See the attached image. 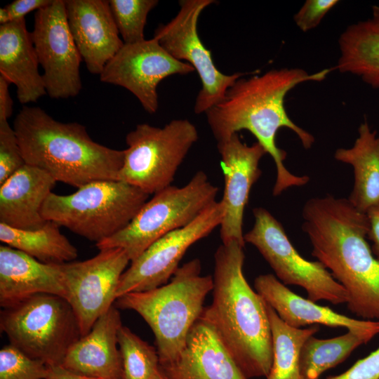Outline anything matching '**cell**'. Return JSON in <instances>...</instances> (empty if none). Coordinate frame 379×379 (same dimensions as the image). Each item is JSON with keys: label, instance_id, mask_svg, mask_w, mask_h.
<instances>
[{"label": "cell", "instance_id": "cell-1", "mask_svg": "<svg viewBox=\"0 0 379 379\" xmlns=\"http://www.w3.org/2000/svg\"><path fill=\"white\" fill-rule=\"evenodd\" d=\"M330 72V69H324L310 74L299 68H281L248 79L241 77L229 88L221 101L205 112L217 142L241 130H247L255 137L276 166L274 196L289 187L305 185L310 180L308 176L295 175L285 166L286 152L276 142L279 130H291L307 149L314 142V136L288 117L284 106L286 95L301 83L323 81Z\"/></svg>", "mask_w": 379, "mask_h": 379}, {"label": "cell", "instance_id": "cell-2", "mask_svg": "<svg viewBox=\"0 0 379 379\" xmlns=\"http://www.w3.org/2000/svg\"><path fill=\"white\" fill-rule=\"evenodd\" d=\"M302 231L315 257L347 292L348 309L364 320L379 321V261L367 241L369 220L345 198L308 199Z\"/></svg>", "mask_w": 379, "mask_h": 379}, {"label": "cell", "instance_id": "cell-3", "mask_svg": "<svg viewBox=\"0 0 379 379\" xmlns=\"http://www.w3.org/2000/svg\"><path fill=\"white\" fill-rule=\"evenodd\" d=\"M244 246L222 244L214 255L212 303L201 317L214 328L249 379L267 377L272 363V339L267 303L246 281Z\"/></svg>", "mask_w": 379, "mask_h": 379}, {"label": "cell", "instance_id": "cell-4", "mask_svg": "<svg viewBox=\"0 0 379 379\" xmlns=\"http://www.w3.org/2000/svg\"><path fill=\"white\" fill-rule=\"evenodd\" d=\"M13 128L25 163L56 181L79 188L97 180H118L125 149L95 142L84 126L55 120L39 107L25 105Z\"/></svg>", "mask_w": 379, "mask_h": 379}, {"label": "cell", "instance_id": "cell-5", "mask_svg": "<svg viewBox=\"0 0 379 379\" xmlns=\"http://www.w3.org/2000/svg\"><path fill=\"white\" fill-rule=\"evenodd\" d=\"M213 288V277L201 274V261L195 258L180 266L167 284L128 293L116 301L119 307L140 314L151 328L162 364L175 359L184 350Z\"/></svg>", "mask_w": 379, "mask_h": 379}, {"label": "cell", "instance_id": "cell-6", "mask_svg": "<svg viewBox=\"0 0 379 379\" xmlns=\"http://www.w3.org/2000/svg\"><path fill=\"white\" fill-rule=\"evenodd\" d=\"M149 197L121 180H97L70 194L51 192L41 215L97 244L127 226Z\"/></svg>", "mask_w": 379, "mask_h": 379}, {"label": "cell", "instance_id": "cell-7", "mask_svg": "<svg viewBox=\"0 0 379 379\" xmlns=\"http://www.w3.org/2000/svg\"><path fill=\"white\" fill-rule=\"evenodd\" d=\"M218 191L199 171L185 185H171L153 194L127 226L95 246L100 251L121 248L132 262L161 237L193 222L217 201Z\"/></svg>", "mask_w": 379, "mask_h": 379}, {"label": "cell", "instance_id": "cell-8", "mask_svg": "<svg viewBox=\"0 0 379 379\" xmlns=\"http://www.w3.org/2000/svg\"><path fill=\"white\" fill-rule=\"evenodd\" d=\"M0 328L10 345L47 366L62 365L81 337L74 312L63 298L39 294L4 308Z\"/></svg>", "mask_w": 379, "mask_h": 379}, {"label": "cell", "instance_id": "cell-9", "mask_svg": "<svg viewBox=\"0 0 379 379\" xmlns=\"http://www.w3.org/2000/svg\"><path fill=\"white\" fill-rule=\"evenodd\" d=\"M198 138L196 126L187 119H173L163 127L137 125L126 136L128 147L118 180L154 194L172 185Z\"/></svg>", "mask_w": 379, "mask_h": 379}, {"label": "cell", "instance_id": "cell-10", "mask_svg": "<svg viewBox=\"0 0 379 379\" xmlns=\"http://www.w3.org/2000/svg\"><path fill=\"white\" fill-rule=\"evenodd\" d=\"M253 213L254 224L244 234V241L258 249L281 282L303 288L314 302H347L343 286L320 262L307 260L299 254L281 222L270 211L256 207Z\"/></svg>", "mask_w": 379, "mask_h": 379}, {"label": "cell", "instance_id": "cell-11", "mask_svg": "<svg viewBox=\"0 0 379 379\" xmlns=\"http://www.w3.org/2000/svg\"><path fill=\"white\" fill-rule=\"evenodd\" d=\"M215 2L213 0H182L177 15L154 31L161 47L178 60H185L197 71L201 88L197 96L194 111L205 113L224 98L227 91L244 74L222 73L215 65L211 52L198 34L197 22L202 11Z\"/></svg>", "mask_w": 379, "mask_h": 379}, {"label": "cell", "instance_id": "cell-12", "mask_svg": "<svg viewBox=\"0 0 379 379\" xmlns=\"http://www.w3.org/2000/svg\"><path fill=\"white\" fill-rule=\"evenodd\" d=\"M46 94L53 99L77 95L81 88V56L70 32L64 0L35 12L31 32Z\"/></svg>", "mask_w": 379, "mask_h": 379}, {"label": "cell", "instance_id": "cell-13", "mask_svg": "<svg viewBox=\"0 0 379 379\" xmlns=\"http://www.w3.org/2000/svg\"><path fill=\"white\" fill-rule=\"evenodd\" d=\"M131 262L121 248L100 250L94 257L61 264L65 300L79 322L81 336L117 300L120 279Z\"/></svg>", "mask_w": 379, "mask_h": 379}, {"label": "cell", "instance_id": "cell-14", "mask_svg": "<svg viewBox=\"0 0 379 379\" xmlns=\"http://www.w3.org/2000/svg\"><path fill=\"white\" fill-rule=\"evenodd\" d=\"M222 220V208L215 201L193 222L159 238L123 273L117 300L131 292L145 291L168 283L188 248L207 237Z\"/></svg>", "mask_w": 379, "mask_h": 379}, {"label": "cell", "instance_id": "cell-15", "mask_svg": "<svg viewBox=\"0 0 379 379\" xmlns=\"http://www.w3.org/2000/svg\"><path fill=\"white\" fill-rule=\"evenodd\" d=\"M194 69L168 53L155 38L124 44L99 75L102 82L121 86L149 114L158 109L157 86L164 79L186 75Z\"/></svg>", "mask_w": 379, "mask_h": 379}, {"label": "cell", "instance_id": "cell-16", "mask_svg": "<svg viewBox=\"0 0 379 379\" xmlns=\"http://www.w3.org/2000/svg\"><path fill=\"white\" fill-rule=\"evenodd\" d=\"M224 175V192L220 201L222 220L220 225L222 244L235 241L245 246L243 218L251 190L261 175L260 161L267 154L258 142L244 143L238 133L218 142Z\"/></svg>", "mask_w": 379, "mask_h": 379}, {"label": "cell", "instance_id": "cell-17", "mask_svg": "<svg viewBox=\"0 0 379 379\" xmlns=\"http://www.w3.org/2000/svg\"><path fill=\"white\" fill-rule=\"evenodd\" d=\"M68 26L89 72L100 74L124 43L109 1L65 0Z\"/></svg>", "mask_w": 379, "mask_h": 379}, {"label": "cell", "instance_id": "cell-18", "mask_svg": "<svg viewBox=\"0 0 379 379\" xmlns=\"http://www.w3.org/2000/svg\"><path fill=\"white\" fill-rule=\"evenodd\" d=\"M160 370L167 379H248L213 327L201 317L184 350L175 359L160 364Z\"/></svg>", "mask_w": 379, "mask_h": 379}, {"label": "cell", "instance_id": "cell-19", "mask_svg": "<svg viewBox=\"0 0 379 379\" xmlns=\"http://www.w3.org/2000/svg\"><path fill=\"white\" fill-rule=\"evenodd\" d=\"M255 288L265 302L288 326L300 328L307 325L343 327L348 331L367 334L379 333V321L358 320L321 306L291 291L272 274H260L254 281Z\"/></svg>", "mask_w": 379, "mask_h": 379}, {"label": "cell", "instance_id": "cell-20", "mask_svg": "<svg viewBox=\"0 0 379 379\" xmlns=\"http://www.w3.org/2000/svg\"><path fill=\"white\" fill-rule=\"evenodd\" d=\"M39 294L55 295L65 299L61 264L41 262L22 251L1 245V307L8 308Z\"/></svg>", "mask_w": 379, "mask_h": 379}, {"label": "cell", "instance_id": "cell-21", "mask_svg": "<svg viewBox=\"0 0 379 379\" xmlns=\"http://www.w3.org/2000/svg\"><path fill=\"white\" fill-rule=\"evenodd\" d=\"M121 326L120 313L112 305L86 335L69 347L62 365L87 377L124 379L118 345V331Z\"/></svg>", "mask_w": 379, "mask_h": 379}, {"label": "cell", "instance_id": "cell-22", "mask_svg": "<svg viewBox=\"0 0 379 379\" xmlns=\"http://www.w3.org/2000/svg\"><path fill=\"white\" fill-rule=\"evenodd\" d=\"M56 182L45 171L24 165L0 185V223L19 230L41 228L46 222L41 209Z\"/></svg>", "mask_w": 379, "mask_h": 379}, {"label": "cell", "instance_id": "cell-23", "mask_svg": "<svg viewBox=\"0 0 379 379\" xmlns=\"http://www.w3.org/2000/svg\"><path fill=\"white\" fill-rule=\"evenodd\" d=\"M39 61L25 19L0 25V75L17 88L22 105L46 94Z\"/></svg>", "mask_w": 379, "mask_h": 379}, {"label": "cell", "instance_id": "cell-24", "mask_svg": "<svg viewBox=\"0 0 379 379\" xmlns=\"http://www.w3.org/2000/svg\"><path fill=\"white\" fill-rule=\"evenodd\" d=\"M359 135L350 148H338L334 157L353 168L354 185L350 203L366 213L379 206V135L372 131L366 121L360 124Z\"/></svg>", "mask_w": 379, "mask_h": 379}, {"label": "cell", "instance_id": "cell-25", "mask_svg": "<svg viewBox=\"0 0 379 379\" xmlns=\"http://www.w3.org/2000/svg\"><path fill=\"white\" fill-rule=\"evenodd\" d=\"M60 227L54 222L46 221L39 229L26 230L0 223V241L41 262H72L77 258L78 251L62 234Z\"/></svg>", "mask_w": 379, "mask_h": 379}, {"label": "cell", "instance_id": "cell-26", "mask_svg": "<svg viewBox=\"0 0 379 379\" xmlns=\"http://www.w3.org/2000/svg\"><path fill=\"white\" fill-rule=\"evenodd\" d=\"M340 55L337 69L359 76L379 89V34L367 20L351 25L339 39Z\"/></svg>", "mask_w": 379, "mask_h": 379}, {"label": "cell", "instance_id": "cell-27", "mask_svg": "<svg viewBox=\"0 0 379 379\" xmlns=\"http://www.w3.org/2000/svg\"><path fill=\"white\" fill-rule=\"evenodd\" d=\"M267 310L272 339V363L267 379H301L300 355L305 340L319 330L314 325L296 328L286 324L270 305Z\"/></svg>", "mask_w": 379, "mask_h": 379}, {"label": "cell", "instance_id": "cell-28", "mask_svg": "<svg viewBox=\"0 0 379 379\" xmlns=\"http://www.w3.org/2000/svg\"><path fill=\"white\" fill-rule=\"evenodd\" d=\"M314 335L305 340L301 349V379H319L324 372L343 362L356 348L373 338L352 331L329 339H319Z\"/></svg>", "mask_w": 379, "mask_h": 379}, {"label": "cell", "instance_id": "cell-29", "mask_svg": "<svg viewBox=\"0 0 379 379\" xmlns=\"http://www.w3.org/2000/svg\"><path fill=\"white\" fill-rule=\"evenodd\" d=\"M118 345L124 379H151L160 370L157 350L123 325Z\"/></svg>", "mask_w": 379, "mask_h": 379}, {"label": "cell", "instance_id": "cell-30", "mask_svg": "<svg viewBox=\"0 0 379 379\" xmlns=\"http://www.w3.org/2000/svg\"><path fill=\"white\" fill-rule=\"evenodd\" d=\"M110 9L124 44L145 40L144 30L149 13L157 0H109Z\"/></svg>", "mask_w": 379, "mask_h": 379}, {"label": "cell", "instance_id": "cell-31", "mask_svg": "<svg viewBox=\"0 0 379 379\" xmlns=\"http://www.w3.org/2000/svg\"><path fill=\"white\" fill-rule=\"evenodd\" d=\"M48 366L8 345L0 350V379H46Z\"/></svg>", "mask_w": 379, "mask_h": 379}, {"label": "cell", "instance_id": "cell-32", "mask_svg": "<svg viewBox=\"0 0 379 379\" xmlns=\"http://www.w3.org/2000/svg\"><path fill=\"white\" fill-rule=\"evenodd\" d=\"M25 164L13 127L0 120V185Z\"/></svg>", "mask_w": 379, "mask_h": 379}, {"label": "cell", "instance_id": "cell-33", "mask_svg": "<svg viewBox=\"0 0 379 379\" xmlns=\"http://www.w3.org/2000/svg\"><path fill=\"white\" fill-rule=\"evenodd\" d=\"M338 2V0H307L294 15L295 25L302 32L315 28Z\"/></svg>", "mask_w": 379, "mask_h": 379}, {"label": "cell", "instance_id": "cell-34", "mask_svg": "<svg viewBox=\"0 0 379 379\" xmlns=\"http://www.w3.org/2000/svg\"><path fill=\"white\" fill-rule=\"evenodd\" d=\"M326 379H379V347L344 373Z\"/></svg>", "mask_w": 379, "mask_h": 379}, {"label": "cell", "instance_id": "cell-35", "mask_svg": "<svg viewBox=\"0 0 379 379\" xmlns=\"http://www.w3.org/2000/svg\"><path fill=\"white\" fill-rule=\"evenodd\" d=\"M53 0H15L5 6L11 22L24 20L29 13L50 5Z\"/></svg>", "mask_w": 379, "mask_h": 379}, {"label": "cell", "instance_id": "cell-36", "mask_svg": "<svg viewBox=\"0 0 379 379\" xmlns=\"http://www.w3.org/2000/svg\"><path fill=\"white\" fill-rule=\"evenodd\" d=\"M366 214L369 220L368 238L373 243V254L379 261V206L371 208Z\"/></svg>", "mask_w": 379, "mask_h": 379}, {"label": "cell", "instance_id": "cell-37", "mask_svg": "<svg viewBox=\"0 0 379 379\" xmlns=\"http://www.w3.org/2000/svg\"><path fill=\"white\" fill-rule=\"evenodd\" d=\"M10 83L0 75V120H8L13 113V100L9 92Z\"/></svg>", "mask_w": 379, "mask_h": 379}, {"label": "cell", "instance_id": "cell-38", "mask_svg": "<svg viewBox=\"0 0 379 379\" xmlns=\"http://www.w3.org/2000/svg\"><path fill=\"white\" fill-rule=\"evenodd\" d=\"M47 366L46 379H98L77 374L67 369L62 365Z\"/></svg>", "mask_w": 379, "mask_h": 379}, {"label": "cell", "instance_id": "cell-39", "mask_svg": "<svg viewBox=\"0 0 379 379\" xmlns=\"http://www.w3.org/2000/svg\"><path fill=\"white\" fill-rule=\"evenodd\" d=\"M373 17L367 22L370 27L378 34H379V6H374L372 8Z\"/></svg>", "mask_w": 379, "mask_h": 379}, {"label": "cell", "instance_id": "cell-40", "mask_svg": "<svg viewBox=\"0 0 379 379\" xmlns=\"http://www.w3.org/2000/svg\"><path fill=\"white\" fill-rule=\"evenodd\" d=\"M11 22L8 13L5 7L0 8V24L1 25Z\"/></svg>", "mask_w": 379, "mask_h": 379}, {"label": "cell", "instance_id": "cell-41", "mask_svg": "<svg viewBox=\"0 0 379 379\" xmlns=\"http://www.w3.org/2000/svg\"><path fill=\"white\" fill-rule=\"evenodd\" d=\"M151 379H167L159 370Z\"/></svg>", "mask_w": 379, "mask_h": 379}]
</instances>
